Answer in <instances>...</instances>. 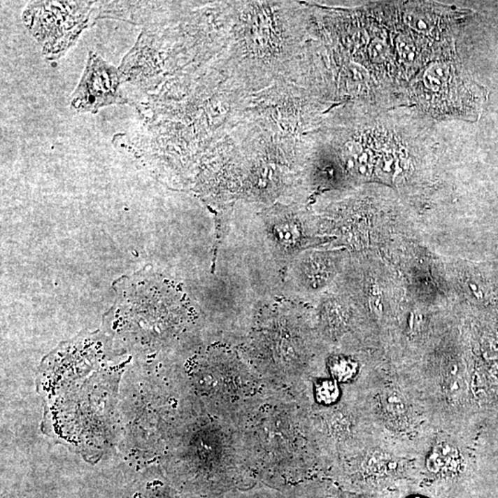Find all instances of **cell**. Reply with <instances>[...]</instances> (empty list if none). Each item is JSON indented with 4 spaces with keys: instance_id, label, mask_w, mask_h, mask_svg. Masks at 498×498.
I'll return each instance as SVG.
<instances>
[{
    "instance_id": "obj_5",
    "label": "cell",
    "mask_w": 498,
    "mask_h": 498,
    "mask_svg": "<svg viewBox=\"0 0 498 498\" xmlns=\"http://www.w3.org/2000/svg\"><path fill=\"white\" fill-rule=\"evenodd\" d=\"M264 216L266 230L275 253L285 262V268L311 242L308 224L302 210L280 205L270 208Z\"/></svg>"
},
{
    "instance_id": "obj_3",
    "label": "cell",
    "mask_w": 498,
    "mask_h": 498,
    "mask_svg": "<svg viewBox=\"0 0 498 498\" xmlns=\"http://www.w3.org/2000/svg\"><path fill=\"white\" fill-rule=\"evenodd\" d=\"M195 378L208 404L225 409L236 410L266 387L241 353L222 347L202 356Z\"/></svg>"
},
{
    "instance_id": "obj_4",
    "label": "cell",
    "mask_w": 498,
    "mask_h": 498,
    "mask_svg": "<svg viewBox=\"0 0 498 498\" xmlns=\"http://www.w3.org/2000/svg\"><path fill=\"white\" fill-rule=\"evenodd\" d=\"M120 86L118 69L90 52L85 71L71 97L72 108L77 112L97 113L104 106L126 104Z\"/></svg>"
},
{
    "instance_id": "obj_1",
    "label": "cell",
    "mask_w": 498,
    "mask_h": 498,
    "mask_svg": "<svg viewBox=\"0 0 498 498\" xmlns=\"http://www.w3.org/2000/svg\"><path fill=\"white\" fill-rule=\"evenodd\" d=\"M234 415L249 469L285 479L308 470L314 444L306 399L265 387Z\"/></svg>"
},
{
    "instance_id": "obj_7",
    "label": "cell",
    "mask_w": 498,
    "mask_h": 498,
    "mask_svg": "<svg viewBox=\"0 0 498 498\" xmlns=\"http://www.w3.org/2000/svg\"><path fill=\"white\" fill-rule=\"evenodd\" d=\"M313 390L315 401L327 406L335 404L340 396L338 382L334 379H318L315 382Z\"/></svg>"
},
{
    "instance_id": "obj_8",
    "label": "cell",
    "mask_w": 498,
    "mask_h": 498,
    "mask_svg": "<svg viewBox=\"0 0 498 498\" xmlns=\"http://www.w3.org/2000/svg\"><path fill=\"white\" fill-rule=\"evenodd\" d=\"M329 369L334 380L344 383L352 380L353 376L356 375L357 364L351 359L338 356L329 361Z\"/></svg>"
},
{
    "instance_id": "obj_2",
    "label": "cell",
    "mask_w": 498,
    "mask_h": 498,
    "mask_svg": "<svg viewBox=\"0 0 498 498\" xmlns=\"http://www.w3.org/2000/svg\"><path fill=\"white\" fill-rule=\"evenodd\" d=\"M241 355L266 387L305 398L313 371V336L302 306L278 301L260 308Z\"/></svg>"
},
{
    "instance_id": "obj_6",
    "label": "cell",
    "mask_w": 498,
    "mask_h": 498,
    "mask_svg": "<svg viewBox=\"0 0 498 498\" xmlns=\"http://www.w3.org/2000/svg\"><path fill=\"white\" fill-rule=\"evenodd\" d=\"M321 252L305 250L295 257L286 269V278L297 297L320 288L331 276L332 260Z\"/></svg>"
}]
</instances>
